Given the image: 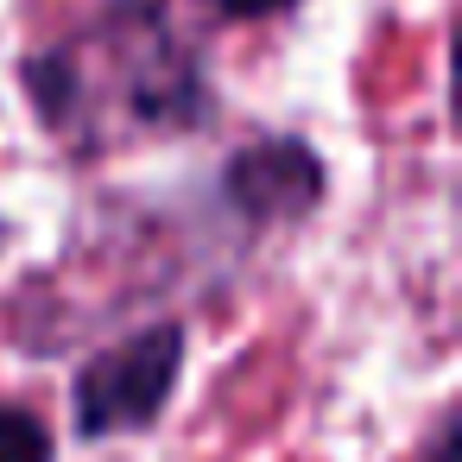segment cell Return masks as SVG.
Returning a JSON list of instances; mask_svg holds the SVG:
<instances>
[{"label":"cell","mask_w":462,"mask_h":462,"mask_svg":"<svg viewBox=\"0 0 462 462\" xmlns=\"http://www.w3.org/2000/svg\"><path fill=\"white\" fill-rule=\"evenodd\" d=\"M203 7L216 20H285V14L304 7V0H203Z\"/></svg>","instance_id":"obj_5"},{"label":"cell","mask_w":462,"mask_h":462,"mask_svg":"<svg viewBox=\"0 0 462 462\" xmlns=\"http://www.w3.org/2000/svg\"><path fill=\"white\" fill-rule=\"evenodd\" d=\"M0 462H58L51 424L26 405H0Z\"/></svg>","instance_id":"obj_4"},{"label":"cell","mask_w":462,"mask_h":462,"mask_svg":"<svg viewBox=\"0 0 462 462\" xmlns=\"http://www.w3.org/2000/svg\"><path fill=\"white\" fill-rule=\"evenodd\" d=\"M184 323H146L121 342H108L102 355L83 361V374L70 380V418L83 443L102 437H140L165 418L178 374H184Z\"/></svg>","instance_id":"obj_2"},{"label":"cell","mask_w":462,"mask_h":462,"mask_svg":"<svg viewBox=\"0 0 462 462\" xmlns=\"http://www.w3.org/2000/svg\"><path fill=\"white\" fill-rule=\"evenodd\" d=\"M424 462H456V411H443V418H437V430H430V449H424Z\"/></svg>","instance_id":"obj_6"},{"label":"cell","mask_w":462,"mask_h":462,"mask_svg":"<svg viewBox=\"0 0 462 462\" xmlns=\"http://www.w3.org/2000/svg\"><path fill=\"white\" fill-rule=\"evenodd\" d=\"M20 83L39 127L70 159L203 134L216 121L209 70L178 32L171 0H102L83 26L20 64Z\"/></svg>","instance_id":"obj_1"},{"label":"cell","mask_w":462,"mask_h":462,"mask_svg":"<svg viewBox=\"0 0 462 462\" xmlns=\"http://www.w3.org/2000/svg\"><path fill=\"white\" fill-rule=\"evenodd\" d=\"M329 197V171L323 152L298 134H266L247 140L241 152H228L222 165V203L247 222V228H291L304 216H317Z\"/></svg>","instance_id":"obj_3"}]
</instances>
